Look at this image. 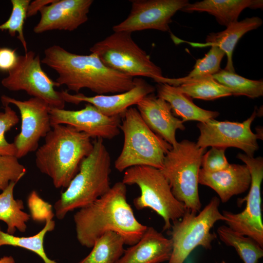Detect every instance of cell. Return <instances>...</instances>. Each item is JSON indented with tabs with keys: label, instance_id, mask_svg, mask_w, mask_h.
Returning a JSON list of instances; mask_svg holds the SVG:
<instances>
[{
	"label": "cell",
	"instance_id": "484cf974",
	"mask_svg": "<svg viewBox=\"0 0 263 263\" xmlns=\"http://www.w3.org/2000/svg\"><path fill=\"white\" fill-rule=\"evenodd\" d=\"M225 55L224 52L218 47L211 46L204 57L197 60L193 69L186 76L176 78L162 76L153 80L157 83H166L176 87L188 81L213 75L221 70L220 64Z\"/></svg>",
	"mask_w": 263,
	"mask_h": 263
},
{
	"label": "cell",
	"instance_id": "52a82bcc",
	"mask_svg": "<svg viewBox=\"0 0 263 263\" xmlns=\"http://www.w3.org/2000/svg\"><path fill=\"white\" fill-rule=\"evenodd\" d=\"M122 182L126 185H136L141 191L133 200L138 210L150 208L164 222L163 230L170 229L172 223L181 219L187 208L174 197L170 185L158 169L147 166L130 167L124 171Z\"/></svg>",
	"mask_w": 263,
	"mask_h": 263
},
{
	"label": "cell",
	"instance_id": "f1b7e54d",
	"mask_svg": "<svg viewBox=\"0 0 263 263\" xmlns=\"http://www.w3.org/2000/svg\"><path fill=\"white\" fill-rule=\"evenodd\" d=\"M218 83L229 89L232 95L255 98L263 95V81L251 80L235 73L221 69L212 75Z\"/></svg>",
	"mask_w": 263,
	"mask_h": 263
},
{
	"label": "cell",
	"instance_id": "30bf717a",
	"mask_svg": "<svg viewBox=\"0 0 263 263\" xmlns=\"http://www.w3.org/2000/svg\"><path fill=\"white\" fill-rule=\"evenodd\" d=\"M41 63L39 55L32 51L19 56L15 67L1 80L2 86L11 91H24L43 100L51 108L64 109L60 91L55 89L59 85L43 70Z\"/></svg>",
	"mask_w": 263,
	"mask_h": 263
},
{
	"label": "cell",
	"instance_id": "836d02e7",
	"mask_svg": "<svg viewBox=\"0 0 263 263\" xmlns=\"http://www.w3.org/2000/svg\"><path fill=\"white\" fill-rule=\"evenodd\" d=\"M27 206L31 218L35 221L42 222L54 216L52 206L43 200L36 190H32L29 194Z\"/></svg>",
	"mask_w": 263,
	"mask_h": 263
},
{
	"label": "cell",
	"instance_id": "8992f818",
	"mask_svg": "<svg viewBox=\"0 0 263 263\" xmlns=\"http://www.w3.org/2000/svg\"><path fill=\"white\" fill-rule=\"evenodd\" d=\"M205 150L192 141L178 142L166 154L160 169L176 199L194 213L199 212L202 207L198 175Z\"/></svg>",
	"mask_w": 263,
	"mask_h": 263
},
{
	"label": "cell",
	"instance_id": "f546056e",
	"mask_svg": "<svg viewBox=\"0 0 263 263\" xmlns=\"http://www.w3.org/2000/svg\"><path fill=\"white\" fill-rule=\"evenodd\" d=\"M176 87L189 97L205 100L232 95L231 91L212 75L188 81Z\"/></svg>",
	"mask_w": 263,
	"mask_h": 263
},
{
	"label": "cell",
	"instance_id": "44dd1931",
	"mask_svg": "<svg viewBox=\"0 0 263 263\" xmlns=\"http://www.w3.org/2000/svg\"><path fill=\"white\" fill-rule=\"evenodd\" d=\"M263 23L262 19L258 17L246 18L240 21L234 22L221 32L210 33L204 43L189 42L193 47L216 46L222 50L227 56L225 70L235 73L232 55L239 40L247 32L259 28Z\"/></svg>",
	"mask_w": 263,
	"mask_h": 263
},
{
	"label": "cell",
	"instance_id": "7402d4cb",
	"mask_svg": "<svg viewBox=\"0 0 263 263\" xmlns=\"http://www.w3.org/2000/svg\"><path fill=\"white\" fill-rule=\"evenodd\" d=\"M261 0H204L189 3L181 11L207 12L214 16L221 25L228 26L238 21L241 13L245 8H262Z\"/></svg>",
	"mask_w": 263,
	"mask_h": 263
},
{
	"label": "cell",
	"instance_id": "e575fe53",
	"mask_svg": "<svg viewBox=\"0 0 263 263\" xmlns=\"http://www.w3.org/2000/svg\"><path fill=\"white\" fill-rule=\"evenodd\" d=\"M225 149L211 147L202 159L201 166L204 170L213 172L222 170L229 165L225 155Z\"/></svg>",
	"mask_w": 263,
	"mask_h": 263
},
{
	"label": "cell",
	"instance_id": "9c48e42d",
	"mask_svg": "<svg viewBox=\"0 0 263 263\" xmlns=\"http://www.w3.org/2000/svg\"><path fill=\"white\" fill-rule=\"evenodd\" d=\"M107 67L132 77L145 76L153 79L163 76L160 67L134 41L132 33L113 32L90 48Z\"/></svg>",
	"mask_w": 263,
	"mask_h": 263
},
{
	"label": "cell",
	"instance_id": "2e32d148",
	"mask_svg": "<svg viewBox=\"0 0 263 263\" xmlns=\"http://www.w3.org/2000/svg\"><path fill=\"white\" fill-rule=\"evenodd\" d=\"M93 0H55L40 11V18L33 28L36 34L53 31H73L85 23Z\"/></svg>",
	"mask_w": 263,
	"mask_h": 263
},
{
	"label": "cell",
	"instance_id": "d4e9b609",
	"mask_svg": "<svg viewBox=\"0 0 263 263\" xmlns=\"http://www.w3.org/2000/svg\"><path fill=\"white\" fill-rule=\"evenodd\" d=\"M124 244L120 234L106 232L95 241L90 253L78 263H116L123 254Z\"/></svg>",
	"mask_w": 263,
	"mask_h": 263
},
{
	"label": "cell",
	"instance_id": "277c9868",
	"mask_svg": "<svg viewBox=\"0 0 263 263\" xmlns=\"http://www.w3.org/2000/svg\"><path fill=\"white\" fill-rule=\"evenodd\" d=\"M91 152L81 162L77 173L55 203L58 220L75 209L92 203L111 188V157L103 139H94Z\"/></svg>",
	"mask_w": 263,
	"mask_h": 263
},
{
	"label": "cell",
	"instance_id": "6da1fadb",
	"mask_svg": "<svg viewBox=\"0 0 263 263\" xmlns=\"http://www.w3.org/2000/svg\"><path fill=\"white\" fill-rule=\"evenodd\" d=\"M126 193V185L116 182L105 194L75 213L76 237L81 245L92 247L98 238L109 231L120 234L125 244L131 246L139 240L148 226L136 219Z\"/></svg>",
	"mask_w": 263,
	"mask_h": 263
},
{
	"label": "cell",
	"instance_id": "ac0fdd59",
	"mask_svg": "<svg viewBox=\"0 0 263 263\" xmlns=\"http://www.w3.org/2000/svg\"><path fill=\"white\" fill-rule=\"evenodd\" d=\"M136 105L148 127L172 147L175 146L178 142L177 130L184 131L185 127L184 122L173 114L170 105L152 93L143 97Z\"/></svg>",
	"mask_w": 263,
	"mask_h": 263
},
{
	"label": "cell",
	"instance_id": "ffe728a7",
	"mask_svg": "<svg viewBox=\"0 0 263 263\" xmlns=\"http://www.w3.org/2000/svg\"><path fill=\"white\" fill-rule=\"evenodd\" d=\"M172 251L171 239L148 226L139 240L125 250L116 263H161L169 260Z\"/></svg>",
	"mask_w": 263,
	"mask_h": 263
},
{
	"label": "cell",
	"instance_id": "74e56055",
	"mask_svg": "<svg viewBox=\"0 0 263 263\" xmlns=\"http://www.w3.org/2000/svg\"><path fill=\"white\" fill-rule=\"evenodd\" d=\"M0 263H16V262L12 256H5L0 258Z\"/></svg>",
	"mask_w": 263,
	"mask_h": 263
},
{
	"label": "cell",
	"instance_id": "cb8c5ba5",
	"mask_svg": "<svg viewBox=\"0 0 263 263\" xmlns=\"http://www.w3.org/2000/svg\"><path fill=\"white\" fill-rule=\"evenodd\" d=\"M16 184L10 182L0 194V220L6 224L7 233L12 235L16 229L24 232L27 229L26 223L31 218L30 214L23 210V201L14 198V189Z\"/></svg>",
	"mask_w": 263,
	"mask_h": 263
},
{
	"label": "cell",
	"instance_id": "5bb4252c",
	"mask_svg": "<svg viewBox=\"0 0 263 263\" xmlns=\"http://www.w3.org/2000/svg\"><path fill=\"white\" fill-rule=\"evenodd\" d=\"M127 18L114 25L113 32L132 33L145 30L169 31V24L175 13L189 2L188 0H132Z\"/></svg>",
	"mask_w": 263,
	"mask_h": 263
},
{
	"label": "cell",
	"instance_id": "8d00e7d4",
	"mask_svg": "<svg viewBox=\"0 0 263 263\" xmlns=\"http://www.w3.org/2000/svg\"><path fill=\"white\" fill-rule=\"evenodd\" d=\"M55 0H35L29 4L27 17H30L37 14L45 6L53 2Z\"/></svg>",
	"mask_w": 263,
	"mask_h": 263
},
{
	"label": "cell",
	"instance_id": "7a4b0ae2",
	"mask_svg": "<svg viewBox=\"0 0 263 263\" xmlns=\"http://www.w3.org/2000/svg\"><path fill=\"white\" fill-rule=\"evenodd\" d=\"M41 62L56 72L59 86L76 94L84 88L97 95L119 94L135 85L133 77L107 67L94 53L76 54L53 45L45 49Z\"/></svg>",
	"mask_w": 263,
	"mask_h": 263
},
{
	"label": "cell",
	"instance_id": "603a6c76",
	"mask_svg": "<svg viewBox=\"0 0 263 263\" xmlns=\"http://www.w3.org/2000/svg\"><path fill=\"white\" fill-rule=\"evenodd\" d=\"M155 89L157 96L166 101L173 114L181 117L184 122L192 120L204 122L219 116L217 111L206 110L196 105L188 96L175 86L157 83Z\"/></svg>",
	"mask_w": 263,
	"mask_h": 263
},
{
	"label": "cell",
	"instance_id": "4dcf8cb0",
	"mask_svg": "<svg viewBox=\"0 0 263 263\" xmlns=\"http://www.w3.org/2000/svg\"><path fill=\"white\" fill-rule=\"evenodd\" d=\"M31 0H11L12 11L8 19L0 25V31H7L9 34L20 41L24 49L27 52V43L23 33V26L27 17V9Z\"/></svg>",
	"mask_w": 263,
	"mask_h": 263
},
{
	"label": "cell",
	"instance_id": "d590c367",
	"mask_svg": "<svg viewBox=\"0 0 263 263\" xmlns=\"http://www.w3.org/2000/svg\"><path fill=\"white\" fill-rule=\"evenodd\" d=\"M18 56L15 50L9 48H0V71L8 72L16 65Z\"/></svg>",
	"mask_w": 263,
	"mask_h": 263
},
{
	"label": "cell",
	"instance_id": "4316f807",
	"mask_svg": "<svg viewBox=\"0 0 263 263\" xmlns=\"http://www.w3.org/2000/svg\"><path fill=\"white\" fill-rule=\"evenodd\" d=\"M220 239L226 245L233 247L244 263H258L263 256V248L252 238L242 235L227 225L218 227Z\"/></svg>",
	"mask_w": 263,
	"mask_h": 263
},
{
	"label": "cell",
	"instance_id": "9a60e30c",
	"mask_svg": "<svg viewBox=\"0 0 263 263\" xmlns=\"http://www.w3.org/2000/svg\"><path fill=\"white\" fill-rule=\"evenodd\" d=\"M49 113L52 127L57 124L69 125L94 139H112L120 132L122 117L106 116L89 103L75 111L50 108Z\"/></svg>",
	"mask_w": 263,
	"mask_h": 263
},
{
	"label": "cell",
	"instance_id": "1f68e13d",
	"mask_svg": "<svg viewBox=\"0 0 263 263\" xmlns=\"http://www.w3.org/2000/svg\"><path fill=\"white\" fill-rule=\"evenodd\" d=\"M26 171L16 156L0 155V190H4L11 182L17 183Z\"/></svg>",
	"mask_w": 263,
	"mask_h": 263
},
{
	"label": "cell",
	"instance_id": "4fadbf2b",
	"mask_svg": "<svg viewBox=\"0 0 263 263\" xmlns=\"http://www.w3.org/2000/svg\"><path fill=\"white\" fill-rule=\"evenodd\" d=\"M257 115L255 110L251 115L242 122L220 121L214 119L199 122L200 131L197 145L203 149L208 147L240 149L246 155L254 157L259 149L258 135L252 132L251 125Z\"/></svg>",
	"mask_w": 263,
	"mask_h": 263
},
{
	"label": "cell",
	"instance_id": "8fae6325",
	"mask_svg": "<svg viewBox=\"0 0 263 263\" xmlns=\"http://www.w3.org/2000/svg\"><path fill=\"white\" fill-rule=\"evenodd\" d=\"M237 157L244 163L251 175L249 191L244 199L246 206L241 212L224 210V221L235 232L252 238L263 248V223L261 208V185L263 179V159L238 153Z\"/></svg>",
	"mask_w": 263,
	"mask_h": 263
},
{
	"label": "cell",
	"instance_id": "5b68a950",
	"mask_svg": "<svg viewBox=\"0 0 263 263\" xmlns=\"http://www.w3.org/2000/svg\"><path fill=\"white\" fill-rule=\"evenodd\" d=\"M120 130L124 143L114 167L122 172L136 166H147L161 169L164 158L172 146L152 132L146 124L135 108L124 113Z\"/></svg>",
	"mask_w": 263,
	"mask_h": 263
},
{
	"label": "cell",
	"instance_id": "ba28073f",
	"mask_svg": "<svg viewBox=\"0 0 263 263\" xmlns=\"http://www.w3.org/2000/svg\"><path fill=\"white\" fill-rule=\"evenodd\" d=\"M220 200L213 197L198 214L187 209L183 217L172 223V251L168 263H183L197 246L211 249L216 235L210 231L218 221L226 220L219 211Z\"/></svg>",
	"mask_w": 263,
	"mask_h": 263
},
{
	"label": "cell",
	"instance_id": "d6986e66",
	"mask_svg": "<svg viewBox=\"0 0 263 263\" xmlns=\"http://www.w3.org/2000/svg\"><path fill=\"white\" fill-rule=\"evenodd\" d=\"M198 183L214 190L223 203L231 198L247 190L250 186L251 175L245 165L229 164L220 171L209 172L200 169Z\"/></svg>",
	"mask_w": 263,
	"mask_h": 263
},
{
	"label": "cell",
	"instance_id": "d6a6232c",
	"mask_svg": "<svg viewBox=\"0 0 263 263\" xmlns=\"http://www.w3.org/2000/svg\"><path fill=\"white\" fill-rule=\"evenodd\" d=\"M3 105L4 111H0V155L16 156L15 146L7 141L5 134L19 122V118L9 104Z\"/></svg>",
	"mask_w": 263,
	"mask_h": 263
},
{
	"label": "cell",
	"instance_id": "e0dca14e",
	"mask_svg": "<svg viewBox=\"0 0 263 263\" xmlns=\"http://www.w3.org/2000/svg\"><path fill=\"white\" fill-rule=\"evenodd\" d=\"M135 85L132 89L114 95L104 94L88 96L81 93L72 94L67 91H60L65 102L77 105L81 102L94 106L104 115L122 117L125 112L146 95L152 94L155 88L141 78H134Z\"/></svg>",
	"mask_w": 263,
	"mask_h": 263
},
{
	"label": "cell",
	"instance_id": "83f0119b",
	"mask_svg": "<svg viewBox=\"0 0 263 263\" xmlns=\"http://www.w3.org/2000/svg\"><path fill=\"white\" fill-rule=\"evenodd\" d=\"M53 218H48L45 221L43 228L34 235L28 237H18L2 231L0 227V246L11 245L19 247L30 250L42 259L44 263H58L50 259L47 255L44 240L47 233L53 231L55 227Z\"/></svg>",
	"mask_w": 263,
	"mask_h": 263
},
{
	"label": "cell",
	"instance_id": "7c38bea8",
	"mask_svg": "<svg viewBox=\"0 0 263 263\" xmlns=\"http://www.w3.org/2000/svg\"><path fill=\"white\" fill-rule=\"evenodd\" d=\"M3 105L12 104L19 109L21 124L20 132L13 142L16 149V156L19 159L38 149L41 138L51 131L50 107L43 100L32 97L19 100L7 95L1 96Z\"/></svg>",
	"mask_w": 263,
	"mask_h": 263
},
{
	"label": "cell",
	"instance_id": "3957f363",
	"mask_svg": "<svg viewBox=\"0 0 263 263\" xmlns=\"http://www.w3.org/2000/svg\"><path fill=\"white\" fill-rule=\"evenodd\" d=\"M44 143L36 151L35 163L56 188H66L77 173L81 161L93 149L91 137L67 125L52 127Z\"/></svg>",
	"mask_w": 263,
	"mask_h": 263
}]
</instances>
